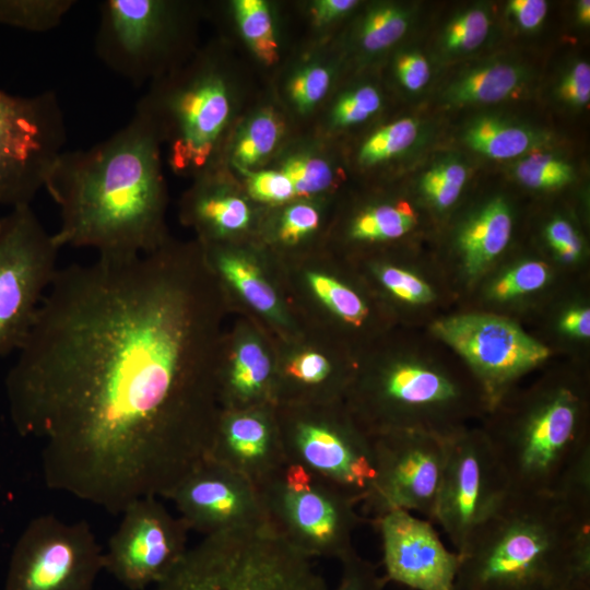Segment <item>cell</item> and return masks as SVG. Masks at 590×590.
Masks as SVG:
<instances>
[{
  "mask_svg": "<svg viewBox=\"0 0 590 590\" xmlns=\"http://www.w3.org/2000/svg\"><path fill=\"white\" fill-rule=\"evenodd\" d=\"M209 459L240 473L259 488L278 473L286 458L282 440L255 414L229 416L216 428Z\"/></svg>",
  "mask_w": 590,
  "mask_h": 590,
  "instance_id": "obj_19",
  "label": "cell"
},
{
  "mask_svg": "<svg viewBox=\"0 0 590 590\" xmlns=\"http://www.w3.org/2000/svg\"><path fill=\"white\" fill-rule=\"evenodd\" d=\"M511 226V212L503 198L493 199L472 215L458 238L469 274L481 273L504 250Z\"/></svg>",
  "mask_w": 590,
  "mask_h": 590,
  "instance_id": "obj_21",
  "label": "cell"
},
{
  "mask_svg": "<svg viewBox=\"0 0 590 590\" xmlns=\"http://www.w3.org/2000/svg\"><path fill=\"white\" fill-rule=\"evenodd\" d=\"M104 552L83 520L33 519L10 559L5 590H93Z\"/></svg>",
  "mask_w": 590,
  "mask_h": 590,
  "instance_id": "obj_12",
  "label": "cell"
},
{
  "mask_svg": "<svg viewBox=\"0 0 590 590\" xmlns=\"http://www.w3.org/2000/svg\"><path fill=\"white\" fill-rule=\"evenodd\" d=\"M546 239L562 259H576L581 251V240L573 226L563 219L552 221L545 229Z\"/></svg>",
  "mask_w": 590,
  "mask_h": 590,
  "instance_id": "obj_47",
  "label": "cell"
},
{
  "mask_svg": "<svg viewBox=\"0 0 590 590\" xmlns=\"http://www.w3.org/2000/svg\"><path fill=\"white\" fill-rule=\"evenodd\" d=\"M75 3L73 0H0V24L28 32H49Z\"/></svg>",
  "mask_w": 590,
  "mask_h": 590,
  "instance_id": "obj_27",
  "label": "cell"
},
{
  "mask_svg": "<svg viewBox=\"0 0 590 590\" xmlns=\"http://www.w3.org/2000/svg\"><path fill=\"white\" fill-rule=\"evenodd\" d=\"M319 224L317 210L307 203L290 206L283 214L280 225V237L286 243H297L314 232Z\"/></svg>",
  "mask_w": 590,
  "mask_h": 590,
  "instance_id": "obj_44",
  "label": "cell"
},
{
  "mask_svg": "<svg viewBox=\"0 0 590 590\" xmlns=\"http://www.w3.org/2000/svg\"><path fill=\"white\" fill-rule=\"evenodd\" d=\"M528 78V69L518 62L489 61L451 81L442 92V99L451 106L497 103L519 91Z\"/></svg>",
  "mask_w": 590,
  "mask_h": 590,
  "instance_id": "obj_20",
  "label": "cell"
},
{
  "mask_svg": "<svg viewBox=\"0 0 590 590\" xmlns=\"http://www.w3.org/2000/svg\"><path fill=\"white\" fill-rule=\"evenodd\" d=\"M386 581L414 590H455L459 555L446 548L432 522L402 509L378 517Z\"/></svg>",
  "mask_w": 590,
  "mask_h": 590,
  "instance_id": "obj_18",
  "label": "cell"
},
{
  "mask_svg": "<svg viewBox=\"0 0 590 590\" xmlns=\"http://www.w3.org/2000/svg\"><path fill=\"white\" fill-rule=\"evenodd\" d=\"M104 552V568L130 590L164 581L188 551L189 528L154 497L130 504Z\"/></svg>",
  "mask_w": 590,
  "mask_h": 590,
  "instance_id": "obj_14",
  "label": "cell"
},
{
  "mask_svg": "<svg viewBox=\"0 0 590 590\" xmlns=\"http://www.w3.org/2000/svg\"><path fill=\"white\" fill-rule=\"evenodd\" d=\"M518 181L532 189H555L574 179V168L564 158L542 152L524 155L514 167Z\"/></svg>",
  "mask_w": 590,
  "mask_h": 590,
  "instance_id": "obj_32",
  "label": "cell"
},
{
  "mask_svg": "<svg viewBox=\"0 0 590 590\" xmlns=\"http://www.w3.org/2000/svg\"><path fill=\"white\" fill-rule=\"evenodd\" d=\"M247 187L252 198L268 203H282L295 196L292 182L280 169L247 172Z\"/></svg>",
  "mask_w": 590,
  "mask_h": 590,
  "instance_id": "obj_40",
  "label": "cell"
},
{
  "mask_svg": "<svg viewBox=\"0 0 590 590\" xmlns=\"http://www.w3.org/2000/svg\"><path fill=\"white\" fill-rule=\"evenodd\" d=\"M558 95L571 107H585L590 101V66L586 61H577L563 74Z\"/></svg>",
  "mask_w": 590,
  "mask_h": 590,
  "instance_id": "obj_43",
  "label": "cell"
},
{
  "mask_svg": "<svg viewBox=\"0 0 590 590\" xmlns=\"http://www.w3.org/2000/svg\"><path fill=\"white\" fill-rule=\"evenodd\" d=\"M260 492L273 521L312 559L342 562L355 552L352 536L362 518L346 493L296 463H286Z\"/></svg>",
  "mask_w": 590,
  "mask_h": 590,
  "instance_id": "obj_8",
  "label": "cell"
},
{
  "mask_svg": "<svg viewBox=\"0 0 590 590\" xmlns=\"http://www.w3.org/2000/svg\"><path fill=\"white\" fill-rule=\"evenodd\" d=\"M508 15L523 31H535L545 20L547 2L544 0H511L507 3Z\"/></svg>",
  "mask_w": 590,
  "mask_h": 590,
  "instance_id": "obj_48",
  "label": "cell"
},
{
  "mask_svg": "<svg viewBox=\"0 0 590 590\" xmlns=\"http://www.w3.org/2000/svg\"><path fill=\"white\" fill-rule=\"evenodd\" d=\"M416 224L413 209L404 201L384 204L361 213L351 234L359 240H388L401 237Z\"/></svg>",
  "mask_w": 590,
  "mask_h": 590,
  "instance_id": "obj_29",
  "label": "cell"
},
{
  "mask_svg": "<svg viewBox=\"0 0 590 590\" xmlns=\"http://www.w3.org/2000/svg\"><path fill=\"white\" fill-rule=\"evenodd\" d=\"M462 138L473 151L494 160H510L540 149L547 134L529 125L500 116L484 115L471 120Z\"/></svg>",
  "mask_w": 590,
  "mask_h": 590,
  "instance_id": "obj_22",
  "label": "cell"
},
{
  "mask_svg": "<svg viewBox=\"0 0 590 590\" xmlns=\"http://www.w3.org/2000/svg\"><path fill=\"white\" fill-rule=\"evenodd\" d=\"M182 259L162 246L59 268L5 379L11 421L39 444L49 488L121 514L170 498L209 459L217 426Z\"/></svg>",
  "mask_w": 590,
  "mask_h": 590,
  "instance_id": "obj_1",
  "label": "cell"
},
{
  "mask_svg": "<svg viewBox=\"0 0 590 590\" xmlns=\"http://www.w3.org/2000/svg\"><path fill=\"white\" fill-rule=\"evenodd\" d=\"M379 276L382 284L402 300L424 304L434 298V293L429 285L408 271L394 267H386L381 269Z\"/></svg>",
  "mask_w": 590,
  "mask_h": 590,
  "instance_id": "obj_41",
  "label": "cell"
},
{
  "mask_svg": "<svg viewBox=\"0 0 590 590\" xmlns=\"http://www.w3.org/2000/svg\"><path fill=\"white\" fill-rule=\"evenodd\" d=\"M308 281L316 295L339 317L354 326H361L367 316L362 299L349 287L332 278L310 273Z\"/></svg>",
  "mask_w": 590,
  "mask_h": 590,
  "instance_id": "obj_36",
  "label": "cell"
},
{
  "mask_svg": "<svg viewBox=\"0 0 590 590\" xmlns=\"http://www.w3.org/2000/svg\"><path fill=\"white\" fill-rule=\"evenodd\" d=\"M468 178L465 165L457 158H445L427 169L420 188L437 209L451 206L459 198Z\"/></svg>",
  "mask_w": 590,
  "mask_h": 590,
  "instance_id": "obj_34",
  "label": "cell"
},
{
  "mask_svg": "<svg viewBox=\"0 0 590 590\" xmlns=\"http://www.w3.org/2000/svg\"><path fill=\"white\" fill-rule=\"evenodd\" d=\"M420 123L410 117L390 122L373 132L358 151V162L370 166L396 157L416 141Z\"/></svg>",
  "mask_w": 590,
  "mask_h": 590,
  "instance_id": "obj_31",
  "label": "cell"
},
{
  "mask_svg": "<svg viewBox=\"0 0 590 590\" xmlns=\"http://www.w3.org/2000/svg\"><path fill=\"white\" fill-rule=\"evenodd\" d=\"M412 11L403 5L382 3L371 8L362 21L358 39L370 54L384 51L399 42L412 23Z\"/></svg>",
  "mask_w": 590,
  "mask_h": 590,
  "instance_id": "obj_26",
  "label": "cell"
},
{
  "mask_svg": "<svg viewBox=\"0 0 590 590\" xmlns=\"http://www.w3.org/2000/svg\"><path fill=\"white\" fill-rule=\"evenodd\" d=\"M60 249L31 204L0 217V357L26 339L59 270Z\"/></svg>",
  "mask_w": 590,
  "mask_h": 590,
  "instance_id": "obj_9",
  "label": "cell"
},
{
  "mask_svg": "<svg viewBox=\"0 0 590 590\" xmlns=\"http://www.w3.org/2000/svg\"><path fill=\"white\" fill-rule=\"evenodd\" d=\"M445 439L435 523L460 555L475 532L500 508L510 488L483 432L459 429Z\"/></svg>",
  "mask_w": 590,
  "mask_h": 590,
  "instance_id": "obj_11",
  "label": "cell"
},
{
  "mask_svg": "<svg viewBox=\"0 0 590 590\" xmlns=\"http://www.w3.org/2000/svg\"><path fill=\"white\" fill-rule=\"evenodd\" d=\"M560 326L566 332L588 338L590 335V311L589 309H574L568 311L562 319Z\"/></svg>",
  "mask_w": 590,
  "mask_h": 590,
  "instance_id": "obj_50",
  "label": "cell"
},
{
  "mask_svg": "<svg viewBox=\"0 0 590 590\" xmlns=\"http://www.w3.org/2000/svg\"><path fill=\"white\" fill-rule=\"evenodd\" d=\"M577 20L582 25H589L590 23V1L581 0L577 4Z\"/></svg>",
  "mask_w": 590,
  "mask_h": 590,
  "instance_id": "obj_51",
  "label": "cell"
},
{
  "mask_svg": "<svg viewBox=\"0 0 590 590\" xmlns=\"http://www.w3.org/2000/svg\"><path fill=\"white\" fill-rule=\"evenodd\" d=\"M270 368V361L262 347L253 341L245 342L234 355L231 388L241 398H251L264 388Z\"/></svg>",
  "mask_w": 590,
  "mask_h": 590,
  "instance_id": "obj_33",
  "label": "cell"
},
{
  "mask_svg": "<svg viewBox=\"0 0 590 590\" xmlns=\"http://www.w3.org/2000/svg\"><path fill=\"white\" fill-rule=\"evenodd\" d=\"M286 374L300 382L316 385L329 376L330 365L321 354L308 352L295 357L287 365Z\"/></svg>",
  "mask_w": 590,
  "mask_h": 590,
  "instance_id": "obj_46",
  "label": "cell"
},
{
  "mask_svg": "<svg viewBox=\"0 0 590 590\" xmlns=\"http://www.w3.org/2000/svg\"><path fill=\"white\" fill-rule=\"evenodd\" d=\"M169 499L189 530L204 535L270 516L259 486L212 459L192 471Z\"/></svg>",
  "mask_w": 590,
  "mask_h": 590,
  "instance_id": "obj_16",
  "label": "cell"
},
{
  "mask_svg": "<svg viewBox=\"0 0 590 590\" xmlns=\"http://www.w3.org/2000/svg\"><path fill=\"white\" fill-rule=\"evenodd\" d=\"M95 36L98 59L139 86L174 72L187 51L191 12L162 0H104Z\"/></svg>",
  "mask_w": 590,
  "mask_h": 590,
  "instance_id": "obj_7",
  "label": "cell"
},
{
  "mask_svg": "<svg viewBox=\"0 0 590 590\" xmlns=\"http://www.w3.org/2000/svg\"><path fill=\"white\" fill-rule=\"evenodd\" d=\"M582 402L575 390L558 387L510 423L483 432L510 492H552L563 475L590 450L582 432Z\"/></svg>",
  "mask_w": 590,
  "mask_h": 590,
  "instance_id": "obj_5",
  "label": "cell"
},
{
  "mask_svg": "<svg viewBox=\"0 0 590 590\" xmlns=\"http://www.w3.org/2000/svg\"><path fill=\"white\" fill-rule=\"evenodd\" d=\"M548 279L546 264L529 261L518 266L493 286L492 294L498 299H507L542 287Z\"/></svg>",
  "mask_w": 590,
  "mask_h": 590,
  "instance_id": "obj_39",
  "label": "cell"
},
{
  "mask_svg": "<svg viewBox=\"0 0 590 590\" xmlns=\"http://www.w3.org/2000/svg\"><path fill=\"white\" fill-rule=\"evenodd\" d=\"M215 264L227 282L257 310L268 315L276 312L275 293L250 261L236 255L221 253Z\"/></svg>",
  "mask_w": 590,
  "mask_h": 590,
  "instance_id": "obj_28",
  "label": "cell"
},
{
  "mask_svg": "<svg viewBox=\"0 0 590 590\" xmlns=\"http://www.w3.org/2000/svg\"><path fill=\"white\" fill-rule=\"evenodd\" d=\"M355 0H318L312 4V16L317 25L329 24L357 5Z\"/></svg>",
  "mask_w": 590,
  "mask_h": 590,
  "instance_id": "obj_49",
  "label": "cell"
},
{
  "mask_svg": "<svg viewBox=\"0 0 590 590\" xmlns=\"http://www.w3.org/2000/svg\"><path fill=\"white\" fill-rule=\"evenodd\" d=\"M376 477L364 502L376 517L402 509L435 522L446 439L420 430H394L373 440Z\"/></svg>",
  "mask_w": 590,
  "mask_h": 590,
  "instance_id": "obj_13",
  "label": "cell"
},
{
  "mask_svg": "<svg viewBox=\"0 0 590 590\" xmlns=\"http://www.w3.org/2000/svg\"><path fill=\"white\" fill-rule=\"evenodd\" d=\"M155 590H329L271 517L204 535Z\"/></svg>",
  "mask_w": 590,
  "mask_h": 590,
  "instance_id": "obj_4",
  "label": "cell"
},
{
  "mask_svg": "<svg viewBox=\"0 0 590 590\" xmlns=\"http://www.w3.org/2000/svg\"><path fill=\"white\" fill-rule=\"evenodd\" d=\"M286 463H296L357 503L365 502L376 477L373 440L317 422H299L282 440Z\"/></svg>",
  "mask_w": 590,
  "mask_h": 590,
  "instance_id": "obj_17",
  "label": "cell"
},
{
  "mask_svg": "<svg viewBox=\"0 0 590 590\" xmlns=\"http://www.w3.org/2000/svg\"><path fill=\"white\" fill-rule=\"evenodd\" d=\"M233 9L239 31L256 57L264 64L275 63L279 59V43L267 2L236 0Z\"/></svg>",
  "mask_w": 590,
  "mask_h": 590,
  "instance_id": "obj_25",
  "label": "cell"
},
{
  "mask_svg": "<svg viewBox=\"0 0 590 590\" xmlns=\"http://www.w3.org/2000/svg\"><path fill=\"white\" fill-rule=\"evenodd\" d=\"M231 96L221 73L206 59L152 83L135 106L168 142L177 173L199 174L210 164L231 116Z\"/></svg>",
  "mask_w": 590,
  "mask_h": 590,
  "instance_id": "obj_6",
  "label": "cell"
},
{
  "mask_svg": "<svg viewBox=\"0 0 590 590\" xmlns=\"http://www.w3.org/2000/svg\"><path fill=\"white\" fill-rule=\"evenodd\" d=\"M432 330L475 371L489 405L512 380L544 362L550 350L511 320L464 314L434 322Z\"/></svg>",
  "mask_w": 590,
  "mask_h": 590,
  "instance_id": "obj_15",
  "label": "cell"
},
{
  "mask_svg": "<svg viewBox=\"0 0 590 590\" xmlns=\"http://www.w3.org/2000/svg\"><path fill=\"white\" fill-rule=\"evenodd\" d=\"M186 213L198 227L213 234L240 231L248 225L250 219L245 200L222 191L205 179L189 193Z\"/></svg>",
  "mask_w": 590,
  "mask_h": 590,
  "instance_id": "obj_23",
  "label": "cell"
},
{
  "mask_svg": "<svg viewBox=\"0 0 590 590\" xmlns=\"http://www.w3.org/2000/svg\"><path fill=\"white\" fill-rule=\"evenodd\" d=\"M381 107V96L371 85L357 86L337 101L331 119L337 127H350L367 120Z\"/></svg>",
  "mask_w": 590,
  "mask_h": 590,
  "instance_id": "obj_37",
  "label": "cell"
},
{
  "mask_svg": "<svg viewBox=\"0 0 590 590\" xmlns=\"http://www.w3.org/2000/svg\"><path fill=\"white\" fill-rule=\"evenodd\" d=\"M342 574L334 590H385V577L368 560L353 552L342 562Z\"/></svg>",
  "mask_w": 590,
  "mask_h": 590,
  "instance_id": "obj_42",
  "label": "cell"
},
{
  "mask_svg": "<svg viewBox=\"0 0 590 590\" xmlns=\"http://www.w3.org/2000/svg\"><path fill=\"white\" fill-rule=\"evenodd\" d=\"M66 141L56 92L15 96L0 90V206L31 204Z\"/></svg>",
  "mask_w": 590,
  "mask_h": 590,
  "instance_id": "obj_10",
  "label": "cell"
},
{
  "mask_svg": "<svg viewBox=\"0 0 590 590\" xmlns=\"http://www.w3.org/2000/svg\"><path fill=\"white\" fill-rule=\"evenodd\" d=\"M331 72L320 64H310L297 71L288 82L287 91L296 108L306 113L326 96L331 84Z\"/></svg>",
  "mask_w": 590,
  "mask_h": 590,
  "instance_id": "obj_38",
  "label": "cell"
},
{
  "mask_svg": "<svg viewBox=\"0 0 590 590\" xmlns=\"http://www.w3.org/2000/svg\"><path fill=\"white\" fill-rule=\"evenodd\" d=\"M491 14L486 5H471L456 14L440 36V48L445 55H463L477 49L487 38Z\"/></svg>",
  "mask_w": 590,
  "mask_h": 590,
  "instance_id": "obj_30",
  "label": "cell"
},
{
  "mask_svg": "<svg viewBox=\"0 0 590 590\" xmlns=\"http://www.w3.org/2000/svg\"><path fill=\"white\" fill-rule=\"evenodd\" d=\"M293 185L295 196H310L326 190L333 180L329 163L318 156L295 154L280 168Z\"/></svg>",
  "mask_w": 590,
  "mask_h": 590,
  "instance_id": "obj_35",
  "label": "cell"
},
{
  "mask_svg": "<svg viewBox=\"0 0 590 590\" xmlns=\"http://www.w3.org/2000/svg\"><path fill=\"white\" fill-rule=\"evenodd\" d=\"M283 126L272 110L263 109L250 117L237 133L233 145V158L243 170L257 165L269 156L278 145Z\"/></svg>",
  "mask_w": 590,
  "mask_h": 590,
  "instance_id": "obj_24",
  "label": "cell"
},
{
  "mask_svg": "<svg viewBox=\"0 0 590 590\" xmlns=\"http://www.w3.org/2000/svg\"><path fill=\"white\" fill-rule=\"evenodd\" d=\"M44 188L60 210L54 239L92 248L98 257L129 258L163 246L166 199L161 142L150 120L130 121L85 150L63 151Z\"/></svg>",
  "mask_w": 590,
  "mask_h": 590,
  "instance_id": "obj_2",
  "label": "cell"
},
{
  "mask_svg": "<svg viewBox=\"0 0 590 590\" xmlns=\"http://www.w3.org/2000/svg\"><path fill=\"white\" fill-rule=\"evenodd\" d=\"M455 590H590V474L510 492L459 555Z\"/></svg>",
  "mask_w": 590,
  "mask_h": 590,
  "instance_id": "obj_3",
  "label": "cell"
},
{
  "mask_svg": "<svg viewBox=\"0 0 590 590\" xmlns=\"http://www.w3.org/2000/svg\"><path fill=\"white\" fill-rule=\"evenodd\" d=\"M394 72L401 85L410 92L421 91L430 79V67L426 58L416 50L399 54Z\"/></svg>",
  "mask_w": 590,
  "mask_h": 590,
  "instance_id": "obj_45",
  "label": "cell"
}]
</instances>
